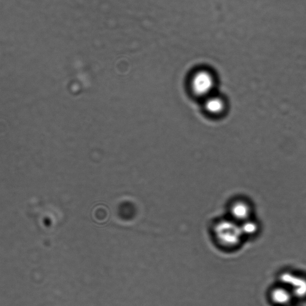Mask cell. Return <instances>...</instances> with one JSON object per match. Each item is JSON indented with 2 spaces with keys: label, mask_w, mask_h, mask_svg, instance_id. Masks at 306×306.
<instances>
[{
  "label": "cell",
  "mask_w": 306,
  "mask_h": 306,
  "mask_svg": "<svg viewBox=\"0 0 306 306\" xmlns=\"http://www.w3.org/2000/svg\"><path fill=\"white\" fill-rule=\"evenodd\" d=\"M280 283L291 291L294 298L306 297V277L291 271H285L280 275Z\"/></svg>",
  "instance_id": "cell-3"
},
{
  "label": "cell",
  "mask_w": 306,
  "mask_h": 306,
  "mask_svg": "<svg viewBox=\"0 0 306 306\" xmlns=\"http://www.w3.org/2000/svg\"><path fill=\"white\" fill-rule=\"evenodd\" d=\"M136 208L132 202H123L119 207V216L124 220H132L135 216Z\"/></svg>",
  "instance_id": "cell-8"
},
{
  "label": "cell",
  "mask_w": 306,
  "mask_h": 306,
  "mask_svg": "<svg viewBox=\"0 0 306 306\" xmlns=\"http://www.w3.org/2000/svg\"><path fill=\"white\" fill-rule=\"evenodd\" d=\"M240 224L241 230L244 237H253L259 231V224L253 218H250Z\"/></svg>",
  "instance_id": "cell-7"
},
{
  "label": "cell",
  "mask_w": 306,
  "mask_h": 306,
  "mask_svg": "<svg viewBox=\"0 0 306 306\" xmlns=\"http://www.w3.org/2000/svg\"><path fill=\"white\" fill-rule=\"evenodd\" d=\"M230 214L231 220L241 224L251 218L253 208L248 201L244 199H237L230 205Z\"/></svg>",
  "instance_id": "cell-5"
},
{
  "label": "cell",
  "mask_w": 306,
  "mask_h": 306,
  "mask_svg": "<svg viewBox=\"0 0 306 306\" xmlns=\"http://www.w3.org/2000/svg\"><path fill=\"white\" fill-rule=\"evenodd\" d=\"M269 297L271 301L278 306H290L295 299L291 291L280 283L271 289Z\"/></svg>",
  "instance_id": "cell-6"
},
{
  "label": "cell",
  "mask_w": 306,
  "mask_h": 306,
  "mask_svg": "<svg viewBox=\"0 0 306 306\" xmlns=\"http://www.w3.org/2000/svg\"><path fill=\"white\" fill-rule=\"evenodd\" d=\"M213 233L218 244L225 248H236L244 238L240 224L231 218L218 221L214 225Z\"/></svg>",
  "instance_id": "cell-2"
},
{
  "label": "cell",
  "mask_w": 306,
  "mask_h": 306,
  "mask_svg": "<svg viewBox=\"0 0 306 306\" xmlns=\"http://www.w3.org/2000/svg\"><path fill=\"white\" fill-rule=\"evenodd\" d=\"M291 306V305H290Z\"/></svg>",
  "instance_id": "cell-9"
},
{
  "label": "cell",
  "mask_w": 306,
  "mask_h": 306,
  "mask_svg": "<svg viewBox=\"0 0 306 306\" xmlns=\"http://www.w3.org/2000/svg\"><path fill=\"white\" fill-rule=\"evenodd\" d=\"M203 112L208 116L220 118L226 115L228 109V103L226 97L217 92L201 100Z\"/></svg>",
  "instance_id": "cell-4"
},
{
  "label": "cell",
  "mask_w": 306,
  "mask_h": 306,
  "mask_svg": "<svg viewBox=\"0 0 306 306\" xmlns=\"http://www.w3.org/2000/svg\"><path fill=\"white\" fill-rule=\"evenodd\" d=\"M217 77L211 70L200 68L194 71L188 79V87L191 95L202 100L217 92Z\"/></svg>",
  "instance_id": "cell-1"
}]
</instances>
